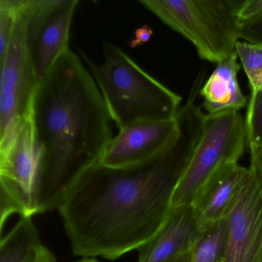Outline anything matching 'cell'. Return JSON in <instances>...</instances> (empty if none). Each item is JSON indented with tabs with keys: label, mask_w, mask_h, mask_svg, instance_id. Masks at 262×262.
<instances>
[{
	"label": "cell",
	"mask_w": 262,
	"mask_h": 262,
	"mask_svg": "<svg viewBox=\"0 0 262 262\" xmlns=\"http://www.w3.org/2000/svg\"><path fill=\"white\" fill-rule=\"evenodd\" d=\"M198 96L192 90L179 110L180 133L162 154L123 168L99 162L76 180L58 208L75 255L114 260L139 249L160 229L202 136L205 114L195 105Z\"/></svg>",
	"instance_id": "obj_1"
},
{
	"label": "cell",
	"mask_w": 262,
	"mask_h": 262,
	"mask_svg": "<svg viewBox=\"0 0 262 262\" xmlns=\"http://www.w3.org/2000/svg\"><path fill=\"white\" fill-rule=\"evenodd\" d=\"M32 118L39 151V213L58 209L75 182L100 162L113 119L91 73L67 50L39 82Z\"/></svg>",
	"instance_id": "obj_2"
},
{
	"label": "cell",
	"mask_w": 262,
	"mask_h": 262,
	"mask_svg": "<svg viewBox=\"0 0 262 262\" xmlns=\"http://www.w3.org/2000/svg\"><path fill=\"white\" fill-rule=\"evenodd\" d=\"M103 53L99 65L81 53L119 129L138 122L176 119L181 96L144 71L117 46L106 42Z\"/></svg>",
	"instance_id": "obj_3"
},
{
	"label": "cell",
	"mask_w": 262,
	"mask_h": 262,
	"mask_svg": "<svg viewBox=\"0 0 262 262\" xmlns=\"http://www.w3.org/2000/svg\"><path fill=\"white\" fill-rule=\"evenodd\" d=\"M243 0H141L139 4L195 47L199 57L219 63L236 53L237 12Z\"/></svg>",
	"instance_id": "obj_4"
},
{
	"label": "cell",
	"mask_w": 262,
	"mask_h": 262,
	"mask_svg": "<svg viewBox=\"0 0 262 262\" xmlns=\"http://www.w3.org/2000/svg\"><path fill=\"white\" fill-rule=\"evenodd\" d=\"M247 147L246 123L240 112L205 114L202 136L173 190L171 209L193 206L217 176L238 164Z\"/></svg>",
	"instance_id": "obj_5"
},
{
	"label": "cell",
	"mask_w": 262,
	"mask_h": 262,
	"mask_svg": "<svg viewBox=\"0 0 262 262\" xmlns=\"http://www.w3.org/2000/svg\"><path fill=\"white\" fill-rule=\"evenodd\" d=\"M24 0L7 53L0 59V150L8 146L20 122L31 114L39 82L25 38Z\"/></svg>",
	"instance_id": "obj_6"
},
{
	"label": "cell",
	"mask_w": 262,
	"mask_h": 262,
	"mask_svg": "<svg viewBox=\"0 0 262 262\" xmlns=\"http://www.w3.org/2000/svg\"><path fill=\"white\" fill-rule=\"evenodd\" d=\"M79 0H27L25 38L29 56L40 82L70 50V27Z\"/></svg>",
	"instance_id": "obj_7"
},
{
	"label": "cell",
	"mask_w": 262,
	"mask_h": 262,
	"mask_svg": "<svg viewBox=\"0 0 262 262\" xmlns=\"http://www.w3.org/2000/svg\"><path fill=\"white\" fill-rule=\"evenodd\" d=\"M250 171L225 219L226 241L222 262L262 261V176Z\"/></svg>",
	"instance_id": "obj_8"
},
{
	"label": "cell",
	"mask_w": 262,
	"mask_h": 262,
	"mask_svg": "<svg viewBox=\"0 0 262 262\" xmlns=\"http://www.w3.org/2000/svg\"><path fill=\"white\" fill-rule=\"evenodd\" d=\"M39 170L31 113L20 122L8 146L0 150V180L16 190L30 217L39 214Z\"/></svg>",
	"instance_id": "obj_9"
},
{
	"label": "cell",
	"mask_w": 262,
	"mask_h": 262,
	"mask_svg": "<svg viewBox=\"0 0 262 262\" xmlns=\"http://www.w3.org/2000/svg\"><path fill=\"white\" fill-rule=\"evenodd\" d=\"M179 133L177 116L171 120L132 124L119 129L99 163L110 168H123L151 160L165 151Z\"/></svg>",
	"instance_id": "obj_10"
},
{
	"label": "cell",
	"mask_w": 262,
	"mask_h": 262,
	"mask_svg": "<svg viewBox=\"0 0 262 262\" xmlns=\"http://www.w3.org/2000/svg\"><path fill=\"white\" fill-rule=\"evenodd\" d=\"M204 234L192 207L171 209L160 229L138 249V262H169L192 251Z\"/></svg>",
	"instance_id": "obj_11"
},
{
	"label": "cell",
	"mask_w": 262,
	"mask_h": 262,
	"mask_svg": "<svg viewBox=\"0 0 262 262\" xmlns=\"http://www.w3.org/2000/svg\"><path fill=\"white\" fill-rule=\"evenodd\" d=\"M250 174L249 168L239 164L231 165L207 187L191 206L204 234L226 219Z\"/></svg>",
	"instance_id": "obj_12"
},
{
	"label": "cell",
	"mask_w": 262,
	"mask_h": 262,
	"mask_svg": "<svg viewBox=\"0 0 262 262\" xmlns=\"http://www.w3.org/2000/svg\"><path fill=\"white\" fill-rule=\"evenodd\" d=\"M237 53L217 64L215 70L202 85L199 96L208 115L224 112L240 111L248 106V99L241 90L237 79L240 65Z\"/></svg>",
	"instance_id": "obj_13"
},
{
	"label": "cell",
	"mask_w": 262,
	"mask_h": 262,
	"mask_svg": "<svg viewBox=\"0 0 262 262\" xmlns=\"http://www.w3.org/2000/svg\"><path fill=\"white\" fill-rule=\"evenodd\" d=\"M42 242L32 217H20L0 242V262H25Z\"/></svg>",
	"instance_id": "obj_14"
},
{
	"label": "cell",
	"mask_w": 262,
	"mask_h": 262,
	"mask_svg": "<svg viewBox=\"0 0 262 262\" xmlns=\"http://www.w3.org/2000/svg\"><path fill=\"white\" fill-rule=\"evenodd\" d=\"M236 53L249 82V99H254L262 90V46L238 41L236 44Z\"/></svg>",
	"instance_id": "obj_15"
},
{
	"label": "cell",
	"mask_w": 262,
	"mask_h": 262,
	"mask_svg": "<svg viewBox=\"0 0 262 262\" xmlns=\"http://www.w3.org/2000/svg\"><path fill=\"white\" fill-rule=\"evenodd\" d=\"M226 241V222L204 234L193 251L191 262H222Z\"/></svg>",
	"instance_id": "obj_16"
},
{
	"label": "cell",
	"mask_w": 262,
	"mask_h": 262,
	"mask_svg": "<svg viewBox=\"0 0 262 262\" xmlns=\"http://www.w3.org/2000/svg\"><path fill=\"white\" fill-rule=\"evenodd\" d=\"M245 119L248 148L252 156L262 146V90L248 100Z\"/></svg>",
	"instance_id": "obj_17"
},
{
	"label": "cell",
	"mask_w": 262,
	"mask_h": 262,
	"mask_svg": "<svg viewBox=\"0 0 262 262\" xmlns=\"http://www.w3.org/2000/svg\"><path fill=\"white\" fill-rule=\"evenodd\" d=\"M24 0H0V59L7 53Z\"/></svg>",
	"instance_id": "obj_18"
},
{
	"label": "cell",
	"mask_w": 262,
	"mask_h": 262,
	"mask_svg": "<svg viewBox=\"0 0 262 262\" xmlns=\"http://www.w3.org/2000/svg\"><path fill=\"white\" fill-rule=\"evenodd\" d=\"M240 39H244L248 43L262 46V16L242 23Z\"/></svg>",
	"instance_id": "obj_19"
},
{
	"label": "cell",
	"mask_w": 262,
	"mask_h": 262,
	"mask_svg": "<svg viewBox=\"0 0 262 262\" xmlns=\"http://www.w3.org/2000/svg\"><path fill=\"white\" fill-rule=\"evenodd\" d=\"M237 16L241 24L261 17L262 0H243Z\"/></svg>",
	"instance_id": "obj_20"
},
{
	"label": "cell",
	"mask_w": 262,
	"mask_h": 262,
	"mask_svg": "<svg viewBox=\"0 0 262 262\" xmlns=\"http://www.w3.org/2000/svg\"><path fill=\"white\" fill-rule=\"evenodd\" d=\"M25 262H56V259L53 252L42 244L30 254Z\"/></svg>",
	"instance_id": "obj_21"
},
{
	"label": "cell",
	"mask_w": 262,
	"mask_h": 262,
	"mask_svg": "<svg viewBox=\"0 0 262 262\" xmlns=\"http://www.w3.org/2000/svg\"><path fill=\"white\" fill-rule=\"evenodd\" d=\"M152 29L148 25H144L137 29L135 32L134 36L129 42L132 48H136L148 42L152 36Z\"/></svg>",
	"instance_id": "obj_22"
},
{
	"label": "cell",
	"mask_w": 262,
	"mask_h": 262,
	"mask_svg": "<svg viewBox=\"0 0 262 262\" xmlns=\"http://www.w3.org/2000/svg\"><path fill=\"white\" fill-rule=\"evenodd\" d=\"M250 156H251L250 170L262 176V146L259 148L257 152Z\"/></svg>",
	"instance_id": "obj_23"
},
{
	"label": "cell",
	"mask_w": 262,
	"mask_h": 262,
	"mask_svg": "<svg viewBox=\"0 0 262 262\" xmlns=\"http://www.w3.org/2000/svg\"><path fill=\"white\" fill-rule=\"evenodd\" d=\"M194 250L191 251V252L187 253V254H184V255L177 257V258L173 259V260H170L169 262H191Z\"/></svg>",
	"instance_id": "obj_24"
},
{
	"label": "cell",
	"mask_w": 262,
	"mask_h": 262,
	"mask_svg": "<svg viewBox=\"0 0 262 262\" xmlns=\"http://www.w3.org/2000/svg\"><path fill=\"white\" fill-rule=\"evenodd\" d=\"M77 262H100L99 260H96V259L94 258H90V257H85V258L82 259V260H79Z\"/></svg>",
	"instance_id": "obj_25"
},
{
	"label": "cell",
	"mask_w": 262,
	"mask_h": 262,
	"mask_svg": "<svg viewBox=\"0 0 262 262\" xmlns=\"http://www.w3.org/2000/svg\"><path fill=\"white\" fill-rule=\"evenodd\" d=\"M262 262V261H261Z\"/></svg>",
	"instance_id": "obj_26"
}]
</instances>
